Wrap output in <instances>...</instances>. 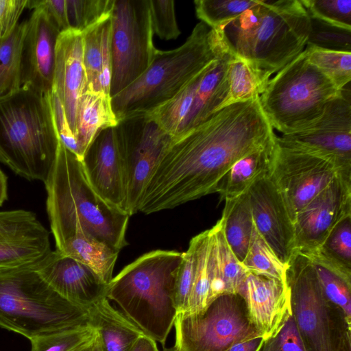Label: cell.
I'll return each instance as SVG.
<instances>
[{
  "instance_id": "obj_1",
  "label": "cell",
  "mask_w": 351,
  "mask_h": 351,
  "mask_svg": "<svg viewBox=\"0 0 351 351\" xmlns=\"http://www.w3.org/2000/svg\"><path fill=\"white\" fill-rule=\"evenodd\" d=\"M260 97L224 106L173 138L144 189L138 212L171 209L217 193L240 158L275 140Z\"/></svg>"
},
{
  "instance_id": "obj_2",
  "label": "cell",
  "mask_w": 351,
  "mask_h": 351,
  "mask_svg": "<svg viewBox=\"0 0 351 351\" xmlns=\"http://www.w3.org/2000/svg\"><path fill=\"white\" fill-rule=\"evenodd\" d=\"M44 184L56 245L76 229L118 252L127 245L130 216L96 193L86 178L81 159L60 141L55 163Z\"/></svg>"
},
{
  "instance_id": "obj_3",
  "label": "cell",
  "mask_w": 351,
  "mask_h": 351,
  "mask_svg": "<svg viewBox=\"0 0 351 351\" xmlns=\"http://www.w3.org/2000/svg\"><path fill=\"white\" fill-rule=\"evenodd\" d=\"M221 29L234 54L273 75L304 50L311 21L300 0H263Z\"/></svg>"
},
{
  "instance_id": "obj_4",
  "label": "cell",
  "mask_w": 351,
  "mask_h": 351,
  "mask_svg": "<svg viewBox=\"0 0 351 351\" xmlns=\"http://www.w3.org/2000/svg\"><path fill=\"white\" fill-rule=\"evenodd\" d=\"M228 47L223 31L198 23L179 47L156 49L149 67L132 84L111 97L117 121L146 113L171 99Z\"/></svg>"
},
{
  "instance_id": "obj_5",
  "label": "cell",
  "mask_w": 351,
  "mask_h": 351,
  "mask_svg": "<svg viewBox=\"0 0 351 351\" xmlns=\"http://www.w3.org/2000/svg\"><path fill=\"white\" fill-rule=\"evenodd\" d=\"M50 93L21 87L0 98V162L26 180L43 183L60 144Z\"/></svg>"
},
{
  "instance_id": "obj_6",
  "label": "cell",
  "mask_w": 351,
  "mask_h": 351,
  "mask_svg": "<svg viewBox=\"0 0 351 351\" xmlns=\"http://www.w3.org/2000/svg\"><path fill=\"white\" fill-rule=\"evenodd\" d=\"M182 252L156 250L125 266L108 285L107 298L148 337L165 345L178 311L174 285Z\"/></svg>"
},
{
  "instance_id": "obj_7",
  "label": "cell",
  "mask_w": 351,
  "mask_h": 351,
  "mask_svg": "<svg viewBox=\"0 0 351 351\" xmlns=\"http://www.w3.org/2000/svg\"><path fill=\"white\" fill-rule=\"evenodd\" d=\"M86 325L88 310L61 296L34 269L0 275V327L31 341Z\"/></svg>"
},
{
  "instance_id": "obj_8",
  "label": "cell",
  "mask_w": 351,
  "mask_h": 351,
  "mask_svg": "<svg viewBox=\"0 0 351 351\" xmlns=\"http://www.w3.org/2000/svg\"><path fill=\"white\" fill-rule=\"evenodd\" d=\"M341 90L308 60L304 50L271 77L260 103L273 129L287 134L317 120Z\"/></svg>"
},
{
  "instance_id": "obj_9",
  "label": "cell",
  "mask_w": 351,
  "mask_h": 351,
  "mask_svg": "<svg viewBox=\"0 0 351 351\" xmlns=\"http://www.w3.org/2000/svg\"><path fill=\"white\" fill-rule=\"evenodd\" d=\"M292 315L306 351H351V321L326 298L310 258L295 252L286 268Z\"/></svg>"
},
{
  "instance_id": "obj_10",
  "label": "cell",
  "mask_w": 351,
  "mask_h": 351,
  "mask_svg": "<svg viewBox=\"0 0 351 351\" xmlns=\"http://www.w3.org/2000/svg\"><path fill=\"white\" fill-rule=\"evenodd\" d=\"M173 326L174 346L180 351H226L238 342L262 337L238 293L221 295L197 313H178Z\"/></svg>"
},
{
  "instance_id": "obj_11",
  "label": "cell",
  "mask_w": 351,
  "mask_h": 351,
  "mask_svg": "<svg viewBox=\"0 0 351 351\" xmlns=\"http://www.w3.org/2000/svg\"><path fill=\"white\" fill-rule=\"evenodd\" d=\"M153 34L149 0H114L111 12V97L149 67L156 50Z\"/></svg>"
},
{
  "instance_id": "obj_12",
  "label": "cell",
  "mask_w": 351,
  "mask_h": 351,
  "mask_svg": "<svg viewBox=\"0 0 351 351\" xmlns=\"http://www.w3.org/2000/svg\"><path fill=\"white\" fill-rule=\"evenodd\" d=\"M126 183V213H136L144 189L173 137L147 113L125 117L114 126Z\"/></svg>"
},
{
  "instance_id": "obj_13",
  "label": "cell",
  "mask_w": 351,
  "mask_h": 351,
  "mask_svg": "<svg viewBox=\"0 0 351 351\" xmlns=\"http://www.w3.org/2000/svg\"><path fill=\"white\" fill-rule=\"evenodd\" d=\"M351 176L321 156L280 143L269 178L294 222L296 215L338 176Z\"/></svg>"
},
{
  "instance_id": "obj_14",
  "label": "cell",
  "mask_w": 351,
  "mask_h": 351,
  "mask_svg": "<svg viewBox=\"0 0 351 351\" xmlns=\"http://www.w3.org/2000/svg\"><path fill=\"white\" fill-rule=\"evenodd\" d=\"M286 146L313 153L332 161L351 173L350 91L344 88L326 106L322 114L306 128L277 136Z\"/></svg>"
},
{
  "instance_id": "obj_15",
  "label": "cell",
  "mask_w": 351,
  "mask_h": 351,
  "mask_svg": "<svg viewBox=\"0 0 351 351\" xmlns=\"http://www.w3.org/2000/svg\"><path fill=\"white\" fill-rule=\"evenodd\" d=\"M51 251L50 233L34 213L0 211V275L34 269Z\"/></svg>"
},
{
  "instance_id": "obj_16",
  "label": "cell",
  "mask_w": 351,
  "mask_h": 351,
  "mask_svg": "<svg viewBox=\"0 0 351 351\" xmlns=\"http://www.w3.org/2000/svg\"><path fill=\"white\" fill-rule=\"evenodd\" d=\"M351 215V176L339 175L296 215L295 252L317 250L345 217Z\"/></svg>"
},
{
  "instance_id": "obj_17",
  "label": "cell",
  "mask_w": 351,
  "mask_h": 351,
  "mask_svg": "<svg viewBox=\"0 0 351 351\" xmlns=\"http://www.w3.org/2000/svg\"><path fill=\"white\" fill-rule=\"evenodd\" d=\"M27 21L21 53V87L47 95L52 90L60 32L42 8L34 9Z\"/></svg>"
},
{
  "instance_id": "obj_18",
  "label": "cell",
  "mask_w": 351,
  "mask_h": 351,
  "mask_svg": "<svg viewBox=\"0 0 351 351\" xmlns=\"http://www.w3.org/2000/svg\"><path fill=\"white\" fill-rule=\"evenodd\" d=\"M81 160L86 178L96 193L126 213L125 176L114 127L100 130Z\"/></svg>"
},
{
  "instance_id": "obj_19",
  "label": "cell",
  "mask_w": 351,
  "mask_h": 351,
  "mask_svg": "<svg viewBox=\"0 0 351 351\" xmlns=\"http://www.w3.org/2000/svg\"><path fill=\"white\" fill-rule=\"evenodd\" d=\"M247 191L258 233L287 265L295 252V232L280 193L269 177L255 182Z\"/></svg>"
},
{
  "instance_id": "obj_20",
  "label": "cell",
  "mask_w": 351,
  "mask_h": 351,
  "mask_svg": "<svg viewBox=\"0 0 351 351\" xmlns=\"http://www.w3.org/2000/svg\"><path fill=\"white\" fill-rule=\"evenodd\" d=\"M237 293L244 300L250 321L264 340L274 337L292 313L286 281L247 272Z\"/></svg>"
},
{
  "instance_id": "obj_21",
  "label": "cell",
  "mask_w": 351,
  "mask_h": 351,
  "mask_svg": "<svg viewBox=\"0 0 351 351\" xmlns=\"http://www.w3.org/2000/svg\"><path fill=\"white\" fill-rule=\"evenodd\" d=\"M34 270L61 296L85 309L107 298L108 284L96 272L56 250Z\"/></svg>"
},
{
  "instance_id": "obj_22",
  "label": "cell",
  "mask_w": 351,
  "mask_h": 351,
  "mask_svg": "<svg viewBox=\"0 0 351 351\" xmlns=\"http://www.w3.org/2000/svg\"><path fill=\"white\" fill-rule=\"evenodd\" d=\"M85 87L82 34L73 29L60 32L56 43L51 91L61 102L75 138L77 104Z\"/></svg>"
},
{
  "instance_id": "obj_23",
  "label": "cell",
  "mask_w": 351,
  "mask_h": 351,
  "mask_svg": "<svg viewBox=\"0 0 351 351\" xmlns=\"http://www.w3.org/2000/svg\"><path fill=\"white\" fill-rule=\"evenodd\" d=\"M82 34L86 73L84 93H101L110 97L111 15Z\"/></svg>"
},
{
  "instance_id": "obj_24",
  "label": "cell",
  "mask_w": 351,
  "mask_h": 351,
  "mask_svg": "<svg viewBox=\"0 0 351 351\" xmlns=\"http://www.w3.org/2000/svg\"><path fill=\"white\" fill-rule=\"evenodd\" d=\"M88 322L96 332L99 351H132L142 330L105 298L88 309Z\"/></svg>"
},
{
  "instance_id": "obj_25",
  "label": "cell",
  "mask_w": 351,
  "mask_h": 351,
  "mask_svg": "<svg viewBox=\"0 0 351 351\" xmlns=\"http://www.w3.org/2000/svg\"><path fill=\"white\" fill-rule=\"evenodd\" d=\"M232 54L228 45L204 74L180 135L201 124L222 108L229 90L228 69Z\"/></svg>"
},
{
  "instance_id": "obj_26",
  "label": "cell",
  "mask_w": 351,
  "mask_h": 351,
  "mask_svg": "<svg viewBox=\"0 0 351 351\" xmlns=\"http://www.w3.org/2000/svg\"><path fill=\"white\" fill-rule=\"evenodd\" d=\"M209 304L227 293H237L247 271L228 245L220 220L210 228L208 252Z\"/></svg>"
},
{
  "instance_id": "obj_27",
  "label": "cell",
  "mask_w": 351,
  "mask_h": 351,
  "mask_svg": "<svg viewBox=\"0 0 351 351\" xmlns=\"http://www.w3.org/2000/svg\"><path fill=\"white\" fill-rule=\"evenodd\" d=\"M276 137L242 157L231 167L217 187V193L221 201L246 193L255 182L269 176L276 153Z\"/></svg>"
},
{
  "instance_id": "obj_28",
  "label": "cell",
  "mask_w": 351,
  "mask_h": 351,
  "mask_svg": "<svg viewBox=\"0 0 351 351\" xmlns=\"http://www.w3.org/2000/svg\"><path fill=\"white\" fill-rule=\"evenodd\" d=\"M56 250L91 268L108 285L112 279L118 251L81 229L56 245Z\"/></svg>"
},
{
  "instance_id": "obj_29",
  "label": "cell",
  "mask_w": 351,
  "mask_h": 351,
  "mask_svg": "<svg viewBox=\"0 0 351 351\" xmlns=\"http://www.w3.org/2000/svg\"><path fill=\"white\" fill-rule=\"evenodd\" d=\"M117 123L110 96L101 93H83L79 98L76 117L75 139L78 157L82 160L100 130L114 127Z\"/></svg>"
},
{
  "instance_id": "obj_30",
  "label": "cell",
  "mask_w": 351,
  "mask_h": 351,
  "mask_svg": "<svg viewBox=\"0 0 351 351\" xmlns=\"http://www.w3.org/2000/svg\"><path fill=\"white\" fill-rule=\"evenodd\" d=\"M224 201L225 205L219 220L228 245L241 263L256 231L248 191Z\"/></svg>"
},
{
  "instance_id": "obj_31",
  "label": "cell",
  "mask_w": 351,
  "mask_h": 351,
  "mask_svg": "<svg viewBox=\"0 0 351 351\" xmlns=\"http://www.w3.org/2000/svg\"><path fill=\"white\" fill-rule=\"evenodd\" d=\"M272 75L232 53L228 64L229 90L224 106L259 97Z\"/></svg>"
},
{
  "instance_id": "obj_32",
  "label": "cell",
  "mask_w": 351,
  "mask_h": 351,
  "mask_svg": "<svg viewBox=\"0 0 351 351\" xmlns=\"http://www.w3.org/2000/svg\"><path fill=\"white\" fill-rule=\"evenodd\" d=\"M304 255L312 263L326 298L340 308L351 321V270L327 261L315 252Z\"/></svg>"
},
{
  "instance_id": "obj_33",
  "label": "cell",
  "mask_w": 351,
  "mask_h": 351,
  "mask_svg": "<svg viewBox=\"0 0 351 351\" xmlns=\"http://www.w3.org/2000/svg\"><path fill=\"white\" fill-rule=\"evenodd\" d=\"M213 62L198 73L171 99L155 109L146 112L173 138L180 135L183 124L192 107L202 79Z\"/></svg>"
},
{
  "instance_id": "obj_34",
  "label": "cell",
  "mask_w": 351,
  "mask_h": 351,
  "mask_svg": "<svg viewBox=\"0 0 351 351\" xmlns=\"http://www.w3.org/2000/svg\"><path fill=\"white\" fill-rule=\"evenodd\" d=\"M27 21L19 23L7 38L0 40V98L21 88V53Z\"/></svg>"
},
{
  "instance_id": "obj_35",
  "label": "cell",
  "mask_w": 351,
  "mask_h": 351,
  "mask_svg": "<svg viewBox=\"0 0 351 351\" xmlns=\"http://www.w3.org/2000/svg\"><path fill=\"white\" fill-rule=\"evenodd\" d=\"M191 241L195 250V272L187 307L184 313L193 314L203 311L209 304L210 278L208 260L210 229L193 237Z\"/></svg>"
},
{
  "instance_id": "obj_36",
  "label": "cell",
  "mask_w": 351,
  "mask_h": 351,
  "mask_svg": "<svg viewBox=\"0 0 351 351\" xmlns=\"http://www.w3.org/2000/svg\"><path fill=\"white\" fill-rule=\"evenodd\" d=\"M308 60L324 73L339 89L350 84L351 80V52L328 50L306 45Z\"/></svg>"
},
{
  "instance_id": "obj_37",
  "label": "cell",
  "mask_w": 351,
  "mask_h": 351,
  "mask_svg": "<svg viewBox=\"0 0 351 351\" xmlns=\"http://www.w3.org/2000/svg\"><path fill=\"white\" fill-rule=\"evenodd\" d=\"M258 3L252 0H196L194 5L201 22L210 29H222Z\"/></svg>"
},
{
  "instance_id": "obj_38",
  "label": "cell",
  "mask_w": 351,
  "mask_h": 351,
  "mask_svg": "<svg viewBox=\"0 0 351 351\" xmlns=\"http://www.w3.org/2000/svg\"><path fill=\"white\" fill-rule=\"evenodd\" d=\"M95 339L94 328L82 326L34 339L30 341L31 351H81Z\"/></svg>"
},
{
  "instance_id": "obj_39",
  "label": "cell",
  "mask_w": 351,
  "mask_h": 351,
  "mask_svg": "<svg viewBox=\"0 0 351 351\" xmlns=\"http://www.w3.org/2000/svg\"><path fill=\"white\" fill-rule=\"evenodd\" d=\"M241 264L247 272L286 281L287 265L278 259L257 230Z\"/></svg>"
},
{
  "instance_id": "obj_40",
  "label": "cell",
  "mask_w": 351,
  "mask_h": 351,
  "mask_svg": "<svg viewBox=\"0 0 351 351\" xmlns=\"http://www.w3.org/2000/svg\"><path fill=\"white\" fill-rule=\"evenodd\" d=\"M114 0H66L70 29L83 32L111 15Z\"/></svg>"
},
{
  "instance_id": "obj_41",
  "label": "cell",
  "mask_w": 351,
  "mask_h": 351,
  "mask_svg": "<svg viewBox=\"0 0 351 351\" xmlns=\"http://www.w3.org/2000/svg\"><path fill=\"white\" fill-rule=\"evenodd\" d=\"M314 252L327 261L351 270V215L342 219Z\"/></svg>"
},
{
  "instance_id": "obj_42",
  "label": "cell",
  "mask_w": 351,
  "mask_h": 351,
  "mask_svg": "<svg viewBox=\"0 0 351 351\" xmlns=\"http://www.w3.org/2000/svg\"><path fill=\"white\" fill-rule=\"evenodd\" d=\"M310 21L311 30L306 45L351 52V29L337 27L312 16H310Z\"/></svg>"
},
{
  "instance_id": "obj_43",
  "label": "cell",
  "mask_w": 351,
  "mask_h": 351,
  "mask_svg": "<svg viewBox=\"0 0 351 351\" xmlns=\"http://www.w3.org/2000/svg\"><path fill=\"white\" fill-rule=\"evenodd\" d=\"M300 1L310 16L351 29V0Z\"/></svg>"
},
{
  "instance_id": "obj_44",
  "label": "cell",
  "mask_w": 351,
  "mask_h": 351,
  "mask_svg": "<svg viewBox=\"0 0 351 351\" xmlns=\"http://www.w3.org/2000/svg\"><path fill=\"white\" fill-rule=\"evenodd\" d=\"M196 265L195 250L190 241L187 250L182 254L174 285V303L178 313L185 312L192 290Z\"/></svg>"
},
{
  "instance_id": "obj_45",
  "label": "cell",
  "mask_w": 351,
  "mask_h": 351,
  "mask_svg": "<svg viewBox=\"0 0 351 351\" xmlns=\"http://www.w3.org/2000/svg\"><path fill=\"white\" fill-rule=\"evenodd\" d=\"M153 32L160 39L175 40L181 34L178 27L174 1L149 0Z\"/></svg>"
},
{
  "instance_id": "obj_46",
  "label": "cell",
  "mask_w": 351,
  "mask_h": 351,
  "mask_svg": "<svg viewBox=\"0 0 351 351\" xmlns=\"http://www.w3.org/2000/svg\"><path fill=\"white\" fill-rule=\"evenodd\" d=\"M260 351H306L292 313L274 337L264 341Z\"/></svg>"
},
{
  "instance_id": "obj_47",
  "label": "cell",
  "mask_w": 351,
  "mask_h": 351,
  "mask_svg": "<svg viewBox=\"0 0 351 351\" xmlns=\"http://www.w3.org/2000/svg\"><path fill=\"white\" fill-rule=\"evenodd\" d=\"M27 4V0H0V40L14 32Z\"/></svg>"
},
{
  "instance_id": "obj_48",
  "label": "cell",
  "mask_w": 351,
  "mask_h": 351,
  "mask_svg": "<svg viewBox=\"0 0 351 351\" xmlns=\"http://www.w3.org/2000/svg\"><path fill=\"white\" fill-rule=\"evenodd\" d=\"M50 99L60 141L68 149L78 157L77 141L71 130L62 104L52 91L50 93Z\"/></svg>"
},
{
  "instance_id": "obj_49",
  "label": "cell",
  "mask_w": 351,
  "mask_h": 351,
  "mask_svg": "<svg viewBox=\"0 0 351 351\" xmlns=\"http://www.w3.org/2000/svg\"><path fill=\"white\" fill-rule=\"evenodd\" d=\"M27 8L34 10L37 8H43L60 32L70 29L66 0H27Z\"/></svg>"
},
{
  "instance_id": "obj_50",
  "label": "cell",
  "mask_w": 351,
  "mask_h": 351,
  "mask_svg": "<svg viewBox=\"0 0 351 351\" xmlns=\"http://www.w3.org/2000/svg\"><path fill=\"white\" fill-rule=\"evenodd\" d=\"M264 341L263 337L244 340L234 344L226 351H260Z\"/></svg>"
},
{
  "instance_id": "obj_51",
  "label": "cell",
  "mask_w": 351,
  "mask_h": 351,
  "mask_svg": "<svg viewBox=\"0 0 351 351\" xmlns=\"http://www.w3.org/2000/svg\"><path fill=\"white\" fill-rule=\"evenodd\" d=\"M94 351H99L95 341L94 343ZM132 351H159V350L156 342L144 335L137 341Z\"/></svg>"
},
{
  "instance_id": "obj_52",
  "label": "cell",
  "mask_w": 351,
  "mask_h": 351,
  "mask_svg": "<svg viewBox=\"0 0 351 351\" xmlns=\"http://www.w3.org/2000/svg\"><path fill=\"white\" fill-rule=\"evenodd\" d=\"M8 177L0 168V206L8 199Z\"/></svg>"
},
{
  "instance_id": "obj_53",
  "label": "cell",
  "mask_w": 351,
  "mask_h": 351,
  "mask_svg": "<svg viewBox=\"0 0 351 351\" xmlns=\"http://www.w3.org/2000/svg\"><path fill=\"white\" fill-rule=\"evenodd\" d=\"M163 351H180V350H178L176 347L173 346V347H170V348H165L163 349Z\"/></svg>"
},
{
  "instance_id": "obj_54",
  "label": "cell",
  "mask_w": 351,
  "mask_h": 351,
  "mask_svg": "<svg viewBox=\"0 0 351 351\" xmlns=\"http://www.w3.org/2000/svg\"><path fill=\"white\" fill-rule=\"evenodd\" d=\"M94 343L81 351H94Z\"/></svg>"
}]
</instances>
